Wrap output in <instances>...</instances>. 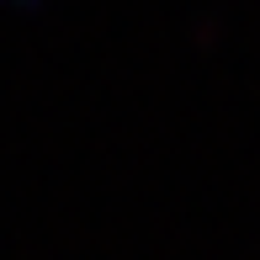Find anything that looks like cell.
Here are the masks:
<instances>
[{"label":"cell","instance_id":"cell-1","mask_svg":"<svg viewBox=\"0 0 260 260\" xmlns=\"http://www.w3.org/2000/svg\"><path fill=\"white\" fill-rule=\"evenodd\" d=\"M0 6H16L21 11V6H38V0H0Z\"/></svg>","mask_w":260,"mask_h":260}]
</instances>
